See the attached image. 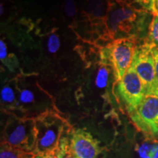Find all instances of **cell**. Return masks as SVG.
<instances>
[{
  "instance_id": "5bb4252c",
  "label": "cell",
  "mask_w": 158,
  "mask_h": 158,
  "mask_svg": "<svg viewBox=\"0 0 158 158\" xmlns=\"http://www.w3.org/2000/svg\"><path fill=\"white\" fill-rule=\"evenodd\" d=\"M152 54L155 60V83L153 96H158V47L152 46Z\"/></svg>"
},
{
  "instance_id": "e0dca14e",
  "label": "cell",
  "mask_w": 158,
  "mask_h": 158,
  "mask_svg": "<svg viewBox=\"0 0 158 158\" xmlns=\"http://www.w3.org/2000/svg\"><path fill=\"white\" fill-rule=\"evenodd\" d=\"M48 50L51 52H55L59 47V40L56 35H53L48 41Z\"/></svg>"
},
{
  "instance_id": "277c9868",
  "label": "cell",
  "mask_w": 158,
  "mask_h": 158,
  "mask_svg": "<svg viewBox=\"0 0 158 158\" xmlns=\"http://www.w3.org/2000/svg\"><path fill=\"white\" fill-rule=\"evenodd\" d=\"M128 115L140 132L158 140V96H146Z\"/></svg>"
},
{
  "instance_id": "9c48e42d",
  "label": "cell",
  "mask_w": 158,
  "mask_h": 158,
  "mask_svg": "<svg viewBox=\"0 0 158 158\" xmlns=\"http://www.w3.org/2000/svg\"><path fill=\"white\" fill-rule=\"evenodd\" d=\"M36 155L31 152L25 151L8 144L1 143L0 158H35Z\"/></svg>"
},
{
  "instance_id": "7c38bea8",
  "label": "cell",
  "mask_w": 158,
  "mask_h": 158,
  "mask_svg": "<svg viewBox=\"0 0 158 158\" xmlns=\"http://www.w3.org/2000/svg\"><path fill=\"white\" fill-rule=\"evenodd\" d=\"M56 154L59 158H78L73 153L69 143V138L63 136L59 147L56 150Z\"/></svg>"
},
{
  "instance_id": "4fadbf2b",
  "label": "cell",
  "mask_w": 158,
  "mask_h": 158,
  "mask_svg": "<svg viewBox=\"0 0 158 158\" xmlns=\"http://www.w3.org/2000/svg\"><path fill=\"white\" fill-rule=\"evenodd\" d=\"M0 59H1V62L4 63L6 66L12 70V68H14L15 64H17L18 62H15V61H12L10 59L8 58L7 56V47H6L5 43H4L2 40L0 41Z\"/></svg>"
},
{
  "instance_id": "52a82bcc",
  "label": "cell",
  "mask_w": 158,
  "mask_h": 158,
  "mask_svg": "<svg viewBox=\"0 0 158 158\" xmlns=\"http://www.w3.org/2000/svg\"><path fill=\"white\" fill-rule=\"evenodd\" d=\"M117 94L127 113L135 109L146 97L143 85L132 64L117 82Z\"/></svg>"
},
{
  "instance_id": "2e32d148",
  "label": "cell",
  "mask_w": 158,
  "mask_h": 158,
  "mask_svg": "<svg viewBox=\"0 0 158 158\" xmlns=\"http://www.w3.org/2000/svg\"><path fill=\"white\" fill-rule=\"evenodd\" d=\"M14 92L9 85H7L2 90V99L4 101L11 102L14 100Z\"/></svg>"
},
{
  "instance_id": "ac0fdd59",
  "label": "cell",
  "mask_w": 158,
  "mask_h": 158,
  "mask_svg": "<svg viewBox=\"0 0 158 158\" xmlns=\"http://www.w3.org/2000/svg\"><path fill=\"white\" fill-rule=\"evenodd\" d=\"M65 8H66L68 14H74L76 13V5H75L74 0H67L65 3Z\"/></svg>"
},
{
  "instance_id": "9a60e30c",
  "label": "cell",
  "mask_w": 158,
  "mask_h": 158,
  "mask_svg": "<svg viewBox=\"0 0 158 158\" xmlns=\"http://www.w3.org/2000/svg\"><path fill=\"white\" fill-rule=\"evenodd\" d=\"M155 1V0H134V2L138 4L143 10L153 14Z\"/></svg>"
},
{
  "instance_id": "ffe728a7",
  "label": "cell",
  "mask_w": 158,
  "mask_h": 158,
  "mask_svg": "<svg viewBox=\"0 0 158 158\" xmlns=\"http://www.w3.org/2000/svg\"><path fill=\"white\" fill-rule=\"evenodd\" d=\"M158 14V0H155L154 4V13L153 15Z\"/></svg>"
},
{
  "instance_id": "44dd1931",
  "label": "cell",
  "mask_w": 158,
  "mask_h": 158,
  "mask_svg": "<svg viewBox=\"0 0 158 158\" xmlns=\"http://www.w3.org/2000/svg\"><path fill=\"white\" fill-rule=\"evenodd\" d=\"M116 2L118 3H122V4H129L128 3V1L129 0H115Z\"/></svg>"
},
{
  "instance_id": "7402d4cb",
  "label": "cell",
  "mask_w": 158,
  "mask_h": 158,
  "mask_svg": "<svg viewBox=\"0 0 158 158\" xmlns=\"http://www.w3.org/2000/svg\"><path fill=\"white\" fill-rule=\"evenodd\" d=\"M35 158H40V157L39 156H37V155H36V157H35Z\"/></svg>"
},
{
  "instance_id": "ba28073f",
  "label": "cell",
  "mask_w": 158,
  "mask_h": 158,
  "mask_svg": "<svg viewBox=\"0 0 158 158\" xmlns=\"http://www.w3.org/2000/svg\"><path fill=\"white\" fill-rule=\"evenodd\" d=\"M68 138L71 151L78 158H98L101 153L99 141L86 130L72 129Z\"/></svg>"
},
{
  "instance_id": "8992f818",
  "label": "cell",
  "mask_w": 158,
  "mask_h": 158,
  "mask_svg": "<svg viewBox=\"0 0 158 158\" xmlns=\"http://www.w3.org/2000/svg\"><path fill=\"white\" fill-rule=\"evenodd\" d=\"M131 64L143 85L145 95H153L155 83V68L152 46L145 43L139 46H136Z\"/></svg>"
},
{
  "instance_id": "30bf717a",
  "label": "cell",
  "mask_w": 158,
  "mask_h": 158,
  "mask_svg": "<svg viewBox=\"0 0 158 158\" xmlns=\"http://www.w3.org/2000/svg\"><path fill=\"white\" fill-rule=\"evenodd\" d=\"M86 7L90 14L102 16L106 13V8L108 9L109 2L106 0H87Z\"/></svg>"
},
{
  "instance_id": "5b68a950",
  "label": "cell",
  "mask_w": 158,
  "mask_h": 158,
  "mask_svg": "<svg viewBox=\"0 0 158 158\" xmlns=\"http://www.w3.org/2000/svg\"><path fill=\"white\" fill-rule=\"evenodd\" d=\"M108 34L117 31L129 34L135 28L137 21H144L147 12L133 8L130 4L109 3L108 9Z\"/></svg>"
},
{
  "instance_id": "6da1fadb",
  "label": "cell",
  "mask_w": 158,
  "mask_h": 158,
  "mask_svg": "<svg viewBox=\"0 0 158 158\" xmlns=\"http://www.w3.org/2000/svg\"><path fill=\"white\" fill-rule=\"evenodd\" d=\"M36 143L33 153L43 155L57 149L63 134L72 130L67 120L52 110H47L35 117Z\"/></svg>"
},
{
  "instance_id": "7a4b0ae2",
  "label": "cell",
  "mask_w": 158,
  "mask_h": 158,
  "mask_svg": "<svg viewBox=\"0 0 158 158\" xmlns=\"http://www.w3.org/2000/svg\"><path fill=\"white\" fill-rule=\"evenodd\" d=\"M136 46L135 37L131 35L115 40L100 51L102 64L112 68L116 83L123 78L130 68Z\"/></svg>"
},
{
  "instance_id": "d6986e66",
  "label": "cell",
  "mask_w": 158,
  "mask_h": 158,
  "mask_svg": "<svg viewBox=\"0 0 158 158\" xmlns=\"http://www.w3.org/2000/svg\"><path fill=\"white\" fill-rule=\"evenodd\" d=\"M39 156L40 158H59L58 156L56 154V151L53 152H50V153H47L43 155H37Z\"/></svg>"
},
{
  "instance_id": "3957f363",
  "label": "cell",
  "mask_w": 158,
  "mask_h": 158,
  "mask_svg": "<svg viewBox=\"0 0 158 158\" xmlns=\"http://www.w3.org/2000/svg\"><path fill=\"white\" fill-rule=\"evenodd\" d=\"M1 143L33 152L36 143L35 118L10 116L4 128Z\"/></svg>"
},
{
  "instance_id": "8fae6325",
  "label": "cell",
  "mask_w": 158,
  "mask_h": 158,
  "mask_svg": "<svg viewBox=\"0 0 158 158\" xmlns=\"http://www.w3.org/2000/svg\"><path fill=\"white\" fill-rule=\"evenodd\" d=\"M144 43L153 47H158V14L154 15Z\"/></svg>"
}]
</instances>
